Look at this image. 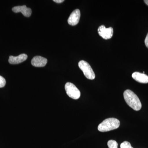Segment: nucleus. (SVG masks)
<instances>
[{
    "label": "nucleus",
    "mask_w": 148,
    "mask_h": 148,
    "mask_svg": "<svg viewBox=\"0 0 148 148\" xmlns=\"http://www.w3.org/2000/svg\"><path fill=\"white\" fill-rule=\"evenodd\" d=\"M81 13L79 10L76 9L71 14L69 18L68 23L71 26H75L78 24L80 18Z\"/></svg>",
    "instance_id": "nucleus-6"
},
{
    "label": "nucleus",
    "mask_w": 148,
    "mask_h": 148,
    "mask_svg": "<svg viewBox=\"0 0 148 148\" xmlns=\"http://www.w3.org/2000/svg\"><path fill=\"white\" fill-rule=\"evenodd\" d=\"M65 90L66 93L70 98L77 100L80 97L81 93L76 86L71 82H67L65 85Z\"/></svg>",
    "instance_id": "nucleus-4"
},
{
    "label": "nucleus",
    "mask_w": 148,
    "mask_h": 148,
    "mask_svg": "<svg viewBox=\"0 0 148 148\" xmlns=\"http://www.w3.org/2000/svg\"><path fill=\"white\" fill-rule=\"evenodd\" d=\"M120 122L118 119L114 118L107 119L98 126V129L101 132H106L119 128Z\"/></svg>",
    "instance_id": "nucleus-2"
},
{
    "label": "nucleus",
    "mask_w": 148,
    "mask_h": 148,
    "mask_svg": "<svg viewBox=\"0 0 148 148\" xmlns=\"http://www.w3.org/2000/svg\"><path fill=\"white\" fill-rule=\"evenodd\" d=\"M108 145L109 148H118V144L115 140H110L108 142Z\"/></svg>",
    "instance_id": "nucleus-11"
},
{
    "label": "nucleus",
    "mask_w": 148,
    "mask_h": 148,
    "mask_svg": "<svg viewBox=\"0 0 148 148\" xmlns=\"http://www.w3.org/2000/svg\"><path fill=\"white\" fill-rule=\"evenodd\" d=\"M145 42L146 47L148 48V33L147 35V36L146 37L145 39Z\"/></svg>",
    "instance_id": "nucleus-14"
},
{
    "label": "nucleus",
    "mask_w": 148,
    "mask_h": 148,
    "mask_svg": "<svg viewBox=\"0 0 148 148\" xmlns=\"http://www.w3.org/2000/svg\"><path fill=\"white\" fill-rule=\"evenodd\" d=\"M121 148H133L130 145V143L127 141H124L120 145Z\"/></svg>",
    "instance_id": "nucleus-12"
},
{
    "label": "nucleus",
    "mask_w": 148,
    "mask_h": 148,
    "mask_svg": "<svg viewBox=\"0 0 148 148\" xmlns=\"http://www.w3.org/2000/svg\"><path fill=\"white\" fill-rule=\"evenodd\" d=\"M144 2L147 5H148V0H145V1H144Z\"/></svg>",
    "instance_id": "nucleus-16"
},
{
    "label": "nucleus",
    "mask_w": 148,
    "mask_h": 148,
    "mask_svg": "<svg viewBox=\"0 0 148 148\" xmlns=\"http://www.w3.org/2000/svg\"><path fill=\"white\" fill-rule=\"evenodd\" d=\"M28 56L25 53L20 54L17 56H10L9 58V63L11 64H17L22 63L27 60Z\"/></svg>",
    "instance_id": "nucleus-9"
},
{
    "label": "nucleus",
    "mask_w": 148,
    "mask_h": 148,
    "mask_svg": "<svg viewBox=\"0 0 148 148\" xmlns=\"http://www.w3.org/2000/svg\"><path fill=\"white\" fill-rule=\"evenodd\" d=\"M132 77L140 83L147 84L148 83V76L146 74L135 72L132 74Z\"/></svg>",
    "instance_id": "nucleus-10"
},
{
    "label": "nucleus",
    "mask_w": 148,
    "mask_h": 148,
    "mask_svg": "<svg viewBox=\"0 0 148 148\" xmlns=\"http://www.w3.org/2000/svg\"><path fill=\"white\" fill-rule=\"evenodd\" d=\"M12 10L15 13L21 12L26 17L31 16L32 13V9L25 5L14 7L12 8Z\"/></svg>",
    "instance_id": "nucleus-7"
},
{
    "label": "nucleus",
    "mask_w": 148,
    "mask_h": 148,
    "mask_svg": "<svg viewBox=\"0 0 148 148\" xmlns=\"http://www.w3.org/2000/svg\"><path fill=\"white\" fill-rule=\"evenodd\" d=\"M47 59L41 56H36L32 59V66L36 67H43L47 64Z\"/></svg>",
    "instance_id": "nucleus-8"
},
{
    "label": "nucleus",
    "mask_w": 148,
    "mask_h": 148,
    "mask_svg": "<svg viewBox=\"0 0 148 148\" xmlns=\"http://www.w3.org/2000/svg\"><path fill=\"white\" fill-rule=\"evenodd\" d=\"M53 1L58 3H61L64 1V0H53Z\"/></svg>",
    "instance_id": "nucleus-15"
},
{
    "label": "nucleus",
    "mask_w": 148,
    "mask_h": 148,
    "mask_svg": "<svg viewBox=\"0 0 148 148\" xmlns=\"http://www.w3.org/2000/svg\"><path fill=\"white\" fill-rule=\"evenodd\" d=\"M99 35L105 40L110 39L113 34V29L112 27L106 28L104 25H101L98 29Z\"/></svg>",
    "instance_id": "nucleus-5"
},
{
    "label": "nucleus",
    "mask_w": 148,
    "mask_h": 148,
    "mask_svg": "<svg viewBox=\"0 0 148 148\" xmlns=\"http://www.w3.org/2000/svg\"><path fill=\"white\" fill-rule=\"evenodd\" d=\"M78 66L79 69L82 71L86 77L90 80H93L95 78V73L88 62L82 60L79 62Z\"/></svg>",
    "instance_id": "nucleus-3"
},
{
    "label": "nucleus",
    "mask_w": 148,
    "mask_h": 148,
    "mask_svg": "<svg viewBox=\"0 0 148 148\" xmlns=\"http://www.w3.org/2000/svg\"><path fill=\"white\" fill-rule=\"evenodd\" d=\"M6 84V80L4 78L0 76V88L4 87Z\"/></svg>",
    "instance_id": "nucleus-13"
},
{
    "label": "nucleus",
    "mask_w": 148,
    "mask_h": 148,
    "mask_svg": "<svg viewBox=\"0 0 148 148\" xmlns=\"http://www.w3.org/2000/svg\"><path fill=\"white\" fill-rule=\"evenodd\" d=\"M125 101L130 108L134 110L138 111L141 110L142 103L136 94L132 90L127 89L123 93Z\"/></svg>",
    "instance_id": "nucleus-1"
}]
</instances>
